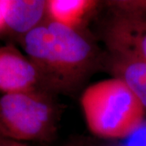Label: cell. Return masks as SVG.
<instances>
[{
  "mask_svg": "<svg viewBox=\"0 0 146 146\" xmlns=\"http://www.w3.org/2000/svg\"><path fill=\"white\" fill-rule=\"evenodd\" d=\"M45 89L35 64L9 42L0 46V93L3 94Z\"/></svg>",
  "mask_w": 146,
  "mask_h": 146,
  "instance_id": "4",
  "label": "cell"
},
{
  "mask_svg": "<svg viewBox=\"0 0 146 146\" xmlns=\"http://www.w3.org/2000/svg\"><path fill=\"white\" fill-rule=\"evenodd\" d=\"M59 108L46 89L0 96V135L18 141H50L57 131Z\"/></svg>",
  "mask_w": 146,
  "mask_h": 146,
  "instance_id": "3",
  "label": "cell"
},
{
  "mask_svg": "<svg viewBox=\"0 0 146 146\" xmlns=\"http://www.w3.org/2000/svg\"><path fill=\"white\" fill-rule=\"evenodd\" d=\"M47 18L46 0H6L4 23L0 35L20 42Z\"/></svg>",
  "mask_w": 146,
  "mask_h": 146,
  "instance_id": "6",
  "label": "cell"
},
{
  "mask_svg": "<svg viewBox=\"0 0 146 146\" xmlns=\"http://www.w3.org/2000/svg\"><path fill=\"white\" fill-rule=\"evenodd\" d=\"M145 133H146V129H145ZM145 136H146V134H145Z\"/></svg>",
  "mask_w": 146,
  "mask_h": 146,
  "instance_id": "13",
  "label": "cell"
},
{
  "mask_svg": "<svg viewBox=\"0 0 146 146\" xmlns=\"http://www.w3.org/2000/svg\"><path fill=\"white\" fill-rule=\"evenodd\" d=\"M98 4L94 0H47V16L63 25L80 29Z\"/></svg>",
  "mask_w": 146,
  "mask_h": 146,
  "instance_id": "8",
  "label": "cell"
},
{
  "mask_svg": "<svg viewBox=\"0 0 146 146\" xmlns=\"http://www.w3.org/2000/svg\"><path fill=\"white\" fill-rule=\"evenodd\" d=\"M63 146H110L98 143L88 137H77L67 142Z\"/></svg>",
  "mask_w": 146,
  "mask_h": 146,
  "instance_id": "10",
  "label": "cell"
},
{
  "mask_svg": "<svg viewBox=\"0 0 146 146\" xmlns=\"http://www.w3.org/2000/svg\"><path fill=\"white\" fill-rule=\"evenodd\" d=\"M103 38L110 52L125 54L146 61V20L111 12Z\"/></svg>",
  "mask_w": 146,
  "mask_h": 146,
  "instance_id": "5",
  "label": "cell"
},
{
  "mask_svg": "<svg viewBox=\"0 0 146 146\" xmlns=\"http://www.w3.org/2000/svg\"><path fill=\"white\" fill-rule=\"evenodd\" d=\"M81 106L90 131L106 139L133 134L141 127L145 115L135 94L115 77L89 87L81 97Z\"/></svg>",
  "mask_w": 146,
  "mask_h": 146,
  "instance_id": "2",
  "label": "cell"
},
{
  "mask_svg": "<svg viewBox=\"0 0 146 146\" xmlns=\"http://www.w3.org/2000/svg\"><path fill=\"white\" fill-rule=\"evenodd\" d=\"M0 146H30L22 141H18L0 135Z\"/></svg>",
  "mask_w": 146,
  "mask_h": 146,
  "instance_id": "11",
  "label": "cell"
},
{
  "mask_svg": "<svg viewBox=\"0 0 146 146\" xmlns=\"http://www.w3.org/2000/svg\"><path fill=\"white\" fill-rule=\"evenodd\" d=\"M6 0H0V33L2 32L3 23H4V14H5Z\"/></svg>",
  "mask_w": 146,
  "mask_h": 146,
  "instance_id": "12",
  "label": "cell"
},
{
  "mask_svg": "<svg viewBox=\"0 0 146 146\" xmlns=\"http://www.w3.org/2000/svg\"><path fill=\"white\" fill-rule=\"evenodd\" d=\"M104 65L128 86L142 105L146 114V61L125 54H105Z\"/></svg>",
  "mask_w": 146,
  "mask_h": 146,
  "instance_id": "7",
  "label": "cell"
},
{
  "mask_svg": "<svg viewBox=\"0 0 146 146\" xmlns=\"http://www.w3.org/2000/svg\"><path fill=\"white\" fill-rule=\"evenodd\" d=\"M20 43L38 69L44 89L52 94L75 91L104 64L105 54L81 29L48 18Z\"/></svg>",
  "mask_w": 146,
  "mask_h": 146,
  "instance_id": "1",
  "label": "cell"
},
{
  "mask_svg": "<svg viewBox=\"0 0 146 146\" xmlns=\"http://www.w3.org/2000/svg\"><path fill=\"white\" fill-rule=\"evenodd\" d=\"M105 3L111 12L146 20V0H114L106 1Z\"/></svg>",
  "mask_w": 146,
  "mask_h": 146,
  "instance_id": "9",
  "label": "cell"
}]
</instances>
